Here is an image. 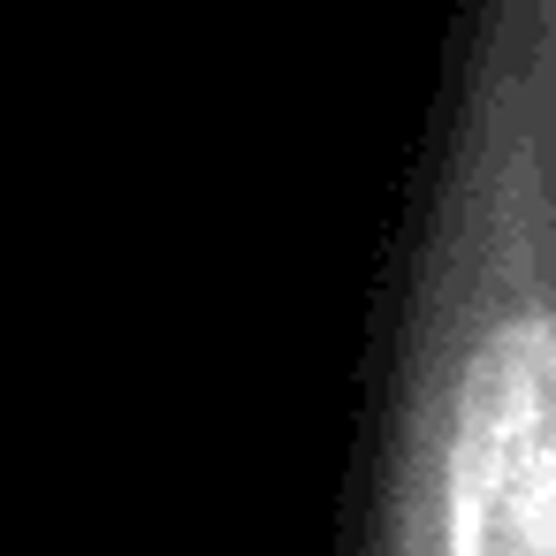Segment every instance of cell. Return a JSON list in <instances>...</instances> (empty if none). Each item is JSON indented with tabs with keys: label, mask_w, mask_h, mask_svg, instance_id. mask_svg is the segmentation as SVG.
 <instances>
[{
	"label": "cell",
	"mask_w": 556,
	"mask_h": 556,
	"mask_svg": "<svg viewBox=\"0 0 556 556\" xmlns=\"http://www.w3.org/2000/svg\"><path fill=\"white\" fill-rule=\"evenodd\" d=\"M495 244L472 260V336L450 389L442 556H548V298H541V176L495 184Z\"/></svg>",
	"instance_id": "obj_1"
}]
</instances>
